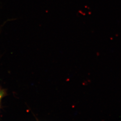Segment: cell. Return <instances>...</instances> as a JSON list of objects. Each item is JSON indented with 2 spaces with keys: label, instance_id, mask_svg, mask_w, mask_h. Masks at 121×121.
<instances>
[{
  "label": "cell",
  "instance_id": "6da1fadb",
  "mask_svg": "<svg viewBox=\"0 0 121 121\" xmlns=\"http://www.w3.org/2000/svg\"><path fill=\"white\" fill-rule=\"evenodd\" d=\"M2 96V93L0 91V100H1V99Z\"/></svg>",
  "mask_w": 121,
  "mask_h": 121
}]
</instances>
